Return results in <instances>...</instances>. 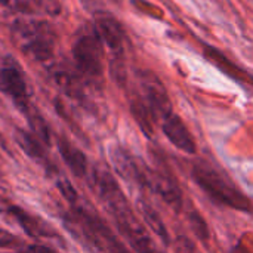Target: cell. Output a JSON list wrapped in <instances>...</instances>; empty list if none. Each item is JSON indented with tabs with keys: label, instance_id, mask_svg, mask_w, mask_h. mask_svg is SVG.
<instances>
[{
	"label": "cell",
	"instance_id": "44dd1931",
	"mask_svg": "<svg viewBox=\"0 0 253 253\" xmlns=\"http://www.w3.org/2000/svg\"><path fill=\"white\" fill-rule=\"evenodd\" d=\"M18 245H19V240L13 234L0 228V249H9V248L12 249V248H16Z\"/></svg>",
	"mask_w": 253,
	"mask_h": 253
},
{
	"label": "cell",
	"instance_id": "8fae6325",
	"mask_svg": "<svg viewBox=\"0 0 253 253\" xmlns=\"http://www.w3.org/2000/svg\"><path fill=\"white\" fill-rule=\"evenodd\" d=\"M205 55H206V58L211 61V62H213L218 68H221L222 71H225L230 77H233V79H236V80H239V82H245V83H253L252 82V77L246 73V71H243L239 65H236L230 58H227L224 53H221L218 49H215V47H212V46H206L205 47Z\"/></svg>",
	"mask_w": 253,
	"mask_h": 253
},
{
	"label": "cell",
	"instance_id": "6da1fadb",
	"mask_svg": "<svg viewBox=\"0 0 253 253\" xmlns=\"http://www.w3.org/2000/svg\"><path fill=\"white\" fill-rule=\"evenodd\" d=\"M191 175L196 184L215 203L242 212L252 211L251 200L230 179H227L219 170H216L211 165L205 162L194 163Z\"/></svg>",
	"mask_w": 253,
	"mask_h": 253
},
{
	"label": "cell",
	"instance_id": "5bb4252c",
	"mask_svg": "<svg viewBox=\"0 0 253 253\" xmlns=\"http://www.w3.org/2000/svg\"><path fill=\"white\" fill-rule=\"evenodd\" d=\"M130 111L133 119L136 120L138 126L141 127V130L147 135L151 136L153 135V129H154V116L150 110V107L147 105V102L144 101V98L135 96L130 101Z\"/></svg>",
	"mask_w": 253,
	"mask_h": 253
},
{
	"label": "cell",
	"instance_id": "603a6c76",
	"mask_svg": "<svg viewBox=\"0 0 253 253\" xmlns=\"http://www.w3.org/2000/svg\"><path fill=\"white\" fill-rule=\"evenodd\" d=\"M231 253H242V249H234Z\"/></svg>",
	"mask_w": 253,
	"mask_h": 253
},
{
	"label": "cell",
	"instance_id": "9a60e30c",
	"mask_svg": "<svg viewBox=\"0 0 253 253\" xmlns=\"http://www.w3.org/2000/svg\"><path fill=\"white\" fill-rule=\"evenodd\" d=\"M9 212L15 216V219L21 224V227L24 228V231L30 236V237H46L50 233H47L46 227L36 218L28 215L25 211H22L21 208L12 206L9 209Z\"/></svg>",
	"mask_w": 253,
	"mask_h": 253
},
{
	"label": "cell",
	"instance_id": "ac0fdd59",
	"mask_svg": "<svg viewBox=\"0 0 253 253\" xmlns=\"http://www.w3.org/2000/svg\"><path fill=\"white\" fill-rule=\"evenodd\" d=\"M188 222H190L191 230L194 231L196 237H197L200 242L206 243V242L209 240L211 234H209V228H208V224H206L205 218H203L196 209H191L190 213H188Z\"/></svg>",
	"mask_w": 253,
	"mask_h": 253
},
{
	"label": "cell",
	"instance_id": "7a4b0ae2",
	"mask_svg": "<svg viewBox=\"0 0 253 253\" xmlns=\"http://www.w3.org/2000/svg\"><path fill=\"white\" fill-rule=\"evenodd\" d=\"M12 39L21 52L42 62L52 58L56 46V31L44 21H16Z\"/></svg>",
	"mask_w": 253,
	"mask_h": 253
},
{
	"label": "cell",
	"instance_id": "277c9868",
	"mask_svg": "<svg viewBox=\"0 0 253 253\" xmlns=\"http://www.w3.org/2000/svg\"><path fill=\"white\" fill-rule=\"evenodd\" d=\"M141 84L144 89V101L150 107L156 120L162 119V122H163L166 117L173 114L168 90L156 74H153L150 71H142L141 73Z\"/></svg>",
	"mask_w": 253,
	"mask_h": 253
},
{
	"label": "cell",
	"instance_id": "cb8c5ba5",
	"mask_svg": "<svg viewBox=\"0 0 253 253\" xmlns=\"http://www.w3.org/2000/svg\"><path fill=\"white\" fill-rule=\"evenodd\" d=\"M157 253H160V252H157Z\"/></svg>",
	"mask_w": 253,
	"mask_h": 253
},
{
	"label": "cell",
	"instance_id": "52a82bcc",
	"mask_svg": "<svg viewBox=\"0 0 253 253\" xmlns=\"http://www.w3.org/2000/svg\"><path fill=\"white\" fill-rule=\"evenodd\" d=\"M148 175V188L153 190L160 199L176 213L182 211L184 200H182V191L179 190L178 184L166 173L159 170L147 169Z\"/></svg>",
	"mask_w": 253,
	"mask_h": 253
},
{
	"label": "cell",
	"instance_id": "3957f363",
	"mask_svg": "<svg viewBox=\"0 0 253 253\" xmlns=\"http://www.w3.org/2000/svg\"><path fill=\"white\" fill-rule=\"evenodd\" d=\"M73 58L79 74L89 82H99L102 77V42L92 28L77 34L73 44Z\"/></svg>",
	"mask_w": 253,
	"mask_h": 253
},
{
	"label": "cell",
	"instance_id": "8992f818",
	"mask_svg": "<svg viewBox=\"0 0 253 253\" xmlns=\"http://www.w3.org/2000/svg\"><path fill=\"white\" fill-rule=\"evenodd\" d=\"M110 157L116 172L123 179L136 184L142 188H148V175H147L148 168L139 166L132 154H129L126 150L120 147H114L110 151Z\"/></svg>",
	"mask_w": 253,
	"mask_h": 253
},
{
	"label": "cell",
	"instance_id": "ffe728a7",
	"mask_svg": "<svg viewBox=\"0 0 253 253\" xmlns=\"http://www.w3.org/2000/svg\"><path fill=\"white\" fill-rule=\"evenodd\" d=\"M31 126H33V135L43 139L44 142H49V132H47V127L42 119L36 117L34 120H31Z\"/></svg>",
	"mask_w": 253,
	"mask_h": 253
},
{
	"label": "cell",
	"instance_id": "4fadbf2b",
	"mask_svg": "<svg viewBox=\"0 0 253 253\" xmlns=\"http://www.w3.org/2000/svg\"><path fill=\"white\" fill-rule=\"evenodd\" d=\"M59 151L61 156L64 159V162L67 163V166L71 169V172L76 176H84L87 172V160L86 156L77 150L76 147H73L70 142H67L65 139H59Z\"/></svg>",
	"mask_w": 253,
	"mask_h": 253
},
{
	"label": "cell",
	"instance_id": "30bf717a",
	"mask_svg": "<svg viewBox=\"0 0 253 253\" xmlns=\"http://www.w3.org/2000/svg\"><path fill=\"white\" fill-rule=\"evenodd\" d=\"M0 4L15 12H43L49 16H58L61 13L59 0H0Z\"/></svg>",
	"mask_w": 253,
	"mask_h": 253
},
{
	"label": "cell",
	"instance_id": "7c38bea8",
	"mask_svg": "<svg viewBox=\"0 0 253 253\" xmlns=\"http://www.w3.org/2000/svg\"><path fill=\"white\" fill-rule=\"evenodd\" d=\"M136 206H138V211H139V213L142 215L145 224L148 225V228L153 230V233L162 240V243H163L165 246H170V243H172V242H170V236H169V233H168V230H166V225H165V222L162 221L159 212H157L151 205H148L145 200H142V199H139V200L136 202Z\"/></svg>",
	"mask_w": 253,
	"mask_h": 253
},
{
	"label": "cell",
	"instance_id": "ba28073f",
	"mask_svg": "<svg viewBox=\"0 0 253 253\" xmlns=\"http://www.w3.org/2000/svg\"><path fill=\"white\" fill-rule=\"evenodd\" d=\"M0 89L9 95L19 107L27 108L28 89L22 73L13 61H6L0 68Z\"/></svg>",
	"mask_w": 253,
	"mask_h": 253
},
{
	"label": "cell",
	"instance_id": "d6986e66",
	"mask_svg": "<svg viewBox=\"0 0 253 253\" xmlns=\"http://www.w3.org/2000/svg\"><path fill=\"white\" fill-rule=\"evenodd\" d=\"M56 187H58L59 193L64 196V199H65L67 202H70V203H76V202H77V199H79L77 191L74 190V187H73L67 179H59V181L56 182Z\"/></svg>",
	"mask_w": 253,
	"mask_h": 253
},
{
	"label": "cell",
	"instance_id": "9c48e42d",
	"mask_svg": "<svg viewBox=\"0 0 253 253\" xmlns=\"http://www.w3.org/2000/svg\"><path fill=\"white\" fill-rule=\"evenodd\" d=\"M162 130L166 135V138L178 150H181L187 154H196V151H197L196 141H194L193 135L190 133L188 127L185 126V123L176 114H170L169 117H166L163 120Z\"/></svg>",
	"mask_w": 253,
	"mask_h": 253
},
{
	"label": "cell",
	"instance_id": "2e32d148",
	"mask_svg": "<svg viewBox=\"0 0 253 253\" xmlns=\"http://www.w3.org/2000/svg\"><path fill=\"white\" fill-rule=\"evenodd\" d=\"M53 79L56 82V84L67 92V95L73 96V98H82L83 96V89L80 84V79L77 74H74L73 71H70L68 68H56L53 71Z\"/></svg>",
	"mask_w": 253,
	"mask_h": 253
},
{
	"label": "cell",
	"instance_id": "5b68a950",
	"mask_svg": "<svg viewBox=\"0 0 253 253\" xmlns=\"http://www.w3.org/2000/svg\"><path fill=\"white\" fill-rule=\"evenodd\" d=\"M93 30L101 39L102 44L114 52L116 58H122L125 47V30L120 22L110 13L98 12L93 18Z\"/></svg>",
	"mask_w": 253,
	"mask_h": 253
},
{
	"label": "cell",
	"instance_id": "e0dca14e",
	"mask_svg": "<svg viewBox=\"0 0 253 253\" xmlns=\"http://www.w3.org/2000/svg\"><path fill=\"white\" fill-rule=\"evenodd\" d=\"M15 139L27 156H30L33 159H42L43 157V148H42L39 138L36 135L19 129V130H16Z\"/></svg>",
	"mask_w": 253,
	"mask_h": 253
},
{
	"label": "cell",
	"instance_id": "7402d4cb",
	"mask_svg": "<svg viewBox=\"0 0 253 253\" xmlns=\"http://www.w3.org/2000/svg\"><path fill=\"white\" fill-rule=\"evenodd\" d=\"M21 253H58L56 251L47 248V246H40V245H31L28 248H25Z\"/></svg>",
	"mask_w": 253,
	"mask_h": 253
}]
</instances>
